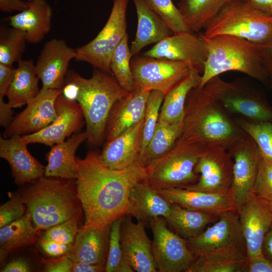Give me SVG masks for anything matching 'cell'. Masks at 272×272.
<instances>
[{
    "instance_id": "13",
    "label": "cell",
    "mask_w": 272,
    "mask_h": 272,
    "mask_svg": "<svg viewBox=\"0 0 272 272\" xmlns=\"http://www.w3.org/2000/svg\"><path fill=\"white\" fill-rule=\"evenodd\" d=\"M233 167V161L227 150L216 145L206 146L194 168L199 175L198 180L182 187L211 193L229 192Z\"/></svg>"
},
{
    "instance_id": "27",
    "label": "cell",
    "mask_w": 272,
    "mask_h": 272,
    "mask_svg": "<svg viewBox=\"0 0 272 272\" xmlns=\"http://www.w3.org/2000/svg\"><path fill=\"white\" fill-rule=\"evenodd\" d=\"M172 204L146 180L137 184L131 191L128 215L149 226L154 218L168 217Z\"/></svg>"
},
{
    "instance_id": "16",
    "label": "cell",
    "mask_w": 272,
    "mask_h": 272,
    "mask_svg": "<svg viewBox=\"0 0 272 272\" xmlns=\"http://www.w3.org/2000/svg\"><path fill=\"white\" fill-rule=\"evenodd\" d=\"M62 92V90L42 88L37 96L5 128L4 137L32 134L50 124L57 117L55 101Z\"/></svg>"
},
{
    "instance_id": "23",
    "label": "cell",
    "mask_w": 272,
    "mask_h": 272,
    "mask_svg": "<svg viewBox=\"0 0 272 272\" xmlns=\"http://www.w3.org/2000/svg\"><path fill=\"white\" fill-rule=\"evenodd\" d=\"M157 191L171 203L189 210L218 216L230 211H235L230 191L211 193L183 187Z\"/></svg>"
},
{
    "instance_id": "28",
    "label": "cell",
    "mask_w": 272,
    "mask_h": 272,
    "mask_svg": "<svg viewBox=\"0 0 272 272\" xmlns=\"http://www.w3.org/2000/svg\"><path fill=\"white\" fill-rule=\"evenodd\" d=\"M87 139L85 131H79L73 134L67 140L51 146L46 155L48 163L45 168L44 176L76 179L78 165L76 152L81 144Z\"/></svg>"
},
{
    "instance_id": "6",
    "label": "cell",
    "mask_w": 272,
    "mask_h": 272,
    "mask_svg": "<svg viewBox=\"0 0 272 272\" xmlns=\"http://www.w3.org/2000/svg\"><path fill=\"white\" fill-rule=\"evenodd\" d=\"M201 35H229L264 44L272 40V14L233 1L205 27Z\"/></svg>"
},
{
    "instance_id": "33",
    "label": "cell",
    "mask_w": 272,
    "mask_h": 272,
    "mask_svg": "<svg viewBox=\"0 0 272 272\" xmlns=\"http://www.w3.org/2000/svg\"><path fill=\"white\" fill-rule=\"evenodd\" d=\"M234 0H181L177 7L191 32L198 33Z\"/></svg>"
},
{
    "instance_id": "19",
    "label": "cell",
    "mask_w": 272,
    "mask_h": 272,
    "mask_svg": "<svg viewBox=\"0 0 272 272\" xmlns=\"http://www.w3.org/2000/svg\"><path fill=\"white\" fill-rule=\"evenodd\" d=\"M145 225L134 223L128 215L122 216L120 225V242L125 259L137 272H157L152 251V241L147 235Z\"/></svg>"
},
{
    "instance_id": "21",
    "label": "cell",
    "mask_w": 272,
    "mask_h": 272,
    "mask_svg": "<svg viewBox=\"0 0 272 272\" xmlns=\"http://www.w3.org/2000/svg\"><path fill=\"white\" fill-rule=\"evenodd\" d=\"M22 136L0 137V157L9 164L14 182L30 183L44 176L45 167L29 152Z\"/></svg>"
},
{
    "instance_id": "3",
    "label": "cell",
    "mask_w": 272,
    "mask_h": 272,
    "mask_svg": "<svg viewBox=\"0 0 272 272\" xmlns=\"http://www.w3.org/2000/svg\"><path fill=\"white\" fill-rule=\"evenodd\" d=\"M74 180L43 176L23 191L20 196L26 213L37 230L80 216L82 209Z\"/></svg>"
},
{
    "instance_id": "14",
    "label": "cell",
    "mask_w": 272,
    "mask_h": 272,
    "mask_svg": "<svg viewBox=\"0 0 272 272\" xmlns=\"http://www.w3.org/2000/svg\"><path fill=\"white\" fill-rule=\"evenodd\" d=\"M228 151L233 161V180L230 193L234 211L238 213L252 193L260 153L257 144L248 135Z\"/></svg>"
},
{
    "instance_id": "30",
    "label": "cell",
    "mask_w": 272,
    "mask_h": 272,
    "mask_svg": "<svg viewBox=\"0 0 272 272\" xmlns=\"http://www.w3.org/2000/svg\"><path fill=\"white\" fill-rule=\"evenodd\" d=\"M201 73L193 69L190 74L165 96L161 107L158 121L172 124H182L187 95L201 82Z\"/></svg>"
},
{
    "instance_id": "17",
    "label": "cell",
    "mask_w": 272,
    "mask_h": 272,
    "mask_svg": "<svg viewBox=\"0 0 272 272\" xmlns=\"http://www.w3.org/2000/svg\"><path fill=\"white\" fill-rule=\"evenodd\" d=\"M143 55L186 62L202 74L208 50L200 34L192 32L173 34L155 44Z\"/></svg>"
},
{
    "instance_id": "45",
    "label": "cell",
    "mask_w": 272,
    "mask_h": 272,
    "mask_svg": "<svg viewBox=\"0 0 272 272\" xmlns=\"http://www.w3.org/2000/svg\"><path fill=\"white\" fill-rule=\"evenodd\" d=\"M26 211L25 205L20 195L13 196L0 206V228L21 218Z\"/></svg>"
},
{
    "instance_id": "54",
    "label": "cell",
    "mask_w": 272,
    "mask_h": 272,
    "mask_svg": "<svg viewBox=\"0 0 272 272\" xmlns=\"http://www.w3.org/2000/svg\"><path fill=\"white\" fill-rule=\"evenodd\" d=\"M62 90V94L66 98L76 101L78 88L75 83L65 80V85Z\"/></svg>"
},
{
    "instance_id": "53",
    "label": "cell",
    "mask_w": 272,
    "mask_h": 272,
    "mask_svg": "<svg viewBox=\"0 0 272 272\" xmlns=\"http://www.w3.org/2000/svg\"><path fill=\"white\" fill-rule=\"evenodd\" d=\"M106 271L105 266L91 264L81 262H74L72 272Z\"/></svg>"
},
{
    "instance_id": "52",
    "label": "cell",
    "mask_w": 272,
    "mask_h": 272,
    "mask_svg": "<svg viewBox=\"0 0 272 272\" xmlns=\"http://www.w3.org/2000/svg\"><path fill=\"white\" fill-rule=\"evenodd\" d=\"M255 9L272 14V0H238Z\"/></svg>"
},
{
    "instance_id": "41",
    "label": "cell",
    "mask_w": 272,
    "mask_h": 272,
    "mask_svg": "<svg viewBox=\"0 0 272 272\" xmlns=\"http://www.w3.org/2000/svg\"><path fill=\"white\" fill-rule=\"evenodd\" d=\"M150 7L162 19L173 34L191 32L178 7L172 0H146Z\"/></svg>"
},
{
    "instance_id": "51",
    "label": "cell",
    "mask_w": 272,
    "mask_h": 272,
    "mask_svg": "<svg viewBox=\"0 0 272 272\" xmlns=\"http://www.w3.org/2000/svg\"><path fill=\"white\" fill-rule=\"evenodd\" d=\"M31 271L27 261L22 258L13 260L5 265L1 272H28Z\"/></svg>"
},
{
    "instance_id": "24",
    "label": "cell",
    "mask_w": 272,
    "mask_h": 272,
    "mask_svg": "<svg viewBox=\"0 0 272 272\" xmlns=\"http://www.w3.org/2000/svg\"><path fill=\"white\" fill-rule=\"evenodd\" d=\"M110 228V225L80 227L74 244L66 255L74 262L105 266Z\"/></svg>"
},
{
    "instance_id": "2",
    "label": "cell",
    "mask_w": 272,
    "mask_h": 272,
    "mask_svg": "<svg viewBox=\"0 0 272 272\" xmlns=\"http://www.w3.org/2000/svg\"><path fill=\"white\" fill-rule=\"evenodd\" d=\"M248 134L213 96L196 87L188 93L180 137L203 146L216 145L229 150Z\"/></svg>"
},
{
    "instance_id": "22",
    "label": "cell",
    "mask_w": 272,
    "mask_h": 272,
    "mask_svg": "<svg viewBox=\"0 0 272 272\" xmlns=\"http://www.w3.org/2000/svg\"><path fill=\"white\" fill-rule=\"evenodd\" d=\"M150 92L132 91L114 103L106 124V142L113 140L144 119Z\"/></svg>"
},
{
    "instance_id": "56",
    "label": "cell",
    "mask_w": 272,
    "mask_h": 272,
    "mask_svg": "<svg viewBox=\"0 0 272 272\" xmlns=\"http://www.w3.org/2000/svg\"><path fill=\"white\" fill-rule=\"evenodd\" d=\"M33 1V0H28V1Z\"/></svg>"
},
{
    "instance_id": "4",
    "label": "cell",
    "mask_w": 272,
    "mask_h": 272,
    "mask_svg": "<svg viewBox=\"0 0 272 272\" xmlns=\"http://www.w3.org/2000/svg\"><path fill=\"white\" fill-rule=\"evenodd\" d=\"M65 80L78 86L76 101L84 115L88 143L100 146L105 140L106 124L112 106L129 92L121 88L112 74L98 69L94 70L89 79L68 71Z\"/></svg>"
},
{
    "instance_id": "39",
    "label": "cell",
    "mask_w": 272,
    "mask_h": 272,
    "mask_svg": "<svg viewBox=\"0 0 272 272\" xmlns=\"http://www.w3.org/2000/svg\"><path fill=\"white\" fill-rule=\"evenodd\" d=\"M122 216L110 225L105 270L107 272H133L132 268L125 259L120 242V225Z\"/></svg>"
},
{
    "instance_id": "34",
    "label": "cell",
    "mask_w": 272,
    "mask_h": 272,
    "mask_svg": "<svg viewBox=\"0 0 272 272\" xmlns=\"http://www.w3.org/2000/svg\"><path fill=\"white\" fill-rule=\"evenodd\" d=\"M80 217H75L45 230L39 239L38 244L46 255L57 258L68 254L79 229Z\"/></svg>"
},
{
    "instance_id": "25",
    "label": "cell",
    "mask_w": 272,
    "mask_h": 272,
    "mask_svg": "<svg viewBox=\"0 0 272 272\" xmlns=\"http://www.w3.org/2000/svg\"><path fill=\"white\" fill-rule=\"evenodd\" d=\"M144 119L113 140L106 142L100 153L103 163L115 169H122L135 163L142 144Z\"/></svg>"
},
{
    "instance_id": "8",
    "label": "cell",
    "mask_w": 272,
    "mask_h": 272,
    "mask_svg": "<svg viewBox=\"0 0 272 272\" xmlns=\"http://www.w3.org/2000/svg\"><path fill=\"white\" fill-rule=\"evenodd\" d=\"M206 146L179 138L166 154L147 167L148 183L156 190L182 187L197 181L194 168Z\"/></svg>"
},
{
    "instance_id": "57",
    "label": "cell",
    "mask_w": 272,
    "mask_h": 272,
    "mask_svg": "<svg viewBox=\"0 0 272 272\" xmlns=\"http://www.w3.org/2000/svg\"><path fill=\"white\" fill-rule=\"evenodd\" d=\"M180 1H181V0H180Z\"/></svg>"
},
{
    "instance_id": "7",
    "label": "cell",
    "mask_w": 272,
    "mask_h": 272,
    "mask_svg": "<svg viewBox=\"0 0 272 272\" xmlns=\"http://www.w3.org/2000/svg\"><path fill=\"white\" fill-rule=\"evenodd\" d=\"M196 257L247 261L246 242L238 214L225 212L198 236L187 240Z\"/></svg>"
},
{
    "instance_id": "20",
    "label": "cell",
    "mask_w": 272,
    "mask_h": 272,
    "mask_svg": "<svg viewBox=\"0 0 272 272\" xmlns=\"http://www.w3.org/2000/svg\"><path fill=\"white\" fill-rule=\"evenodd\" d=\"M77 56L76 49L62 39H52L45 43L35 64L42 88L62 90L70 61Z\"/></svg>"
},
{
    "instance_id": "40",
    "label": "cell",
    "mask_w": 272,
    "mask_h": 272,
    "mask_svg": "<svg viewBox=\"0 0 272 272\" xmlns=\"http://www.w3.org/2000/svg\"><path fill=\"white\" fill-rule=\"evenodd\" d=\"M239 127L257 144L260 154L272 162V123L255 122L234 117Z\"/></svg>"
},
{
    "instance_id": "44",
    "label": "cell",
    "mask_w": 272,
    "mask_h": 272,
    "mask_svg": "<svg viewBox=\"0 0 272 272\" xmlns=\"http://www.w3.org/2000/svg\"><path fill=\"white\" fill-rule=\"evenodd\" d=\"M252 192L260 198L272 202V162L261 154Z\"/></svg>"
},
{
    "instance_id": "49",
    "label": "cell",
    "mask_w": 272,
    "mask_h": 272,
    "mask_svg": "<svg viewBox=\"0 0 272 272\" xmlns=\"http://www.w3.org/2000/svg\"><path fill=\"white\" fill-rule=\"evenodd\" d=\"M262 62L269 80V85L272 87V40L263 44Z\"/></svg>"
},
{
    "instance_id": "36",
    "label": "cell",
    "mask_w": 272,
    "mask_h": 272,
    "mask_svg": "<svg viewBox=\"0 0 272 272\" xmlns=\"http://www.w3.org/2000/svg\"><path fill=\"white\" fill-rule=\"evenodd\" d=\"M182 124L158 121L153 137L140 154L137 163L147 167L153 161L168 153L181 135Z\"/></svg>"
},
{
    "instance_id": "15",
    "label": "cell",
    "mask_w": 272,
    "mask_h": 272,
    "mask_svg": "<svg viewBox=\"0 0 272 272\" xmlns=\"http://www.w3.org/2000/svg\"><path fill=\"white\" fill-rule=\"evenodd\" d=\"M238 214L246 242L247 259L263 255V241L272 225V202L252 192Z\"/></svg>"
},
{
    "instance_id": "38",
    "label": "cell",
    "mask_w": 272,
    "mask_h": 272,
    "mask_svg": "<svg viewBox=\"0 0 272 272\" xmlns=\"http://www.w3.org/2000/svg\"><path fill=\"white\" fill-rule=\"evenodd\" d=\"M25 31L12 27L2 26L0 29V63L13 65L15 62L22 59L25 50Z\"/></svg>"
},
{
    "instance_id": "26",
    "label": "cell",
    "mask_w": 272,
    "mask_h": 272,
    "mask_svg": "<svg viewBox=\"0 0 272 272\" xmlns=\"http://www.w3.org/2000/svg\"><path fill=\"white\" fill-rule=\"evenodd\" d=\"M52 9L46 0L28 1V7L9 18V24L26 33L27 43L37 44L49 33L51 27Z\"/></svg>"
},
{
    "instance_id": "43",
    "label": "cell",
    "mask_w": 272,
    "mask_h": 272,
    "mask_svg": "<svg viewBox=\"0 0 272 272\" xmlns=\"http://www.w3.org/2000/svg\"><path fill=\"white\" fill-rule=\"evenodd\" d=\"M247 262L196 257L186 272H247Z\"/></svg>"
},
{
    "instance_id": "31",
    "label": "cell",
    "mask_w": 272,
    "mask_h": 272,
    "mask_svg": "<svg viewBox=\"0 0 272 272\" xmlns=\"http://www.w3.org/2000/svg\"><path fill=\"white\" fill-rule=\"evenodd\" d=\"M17 63L13 81L6 94L8 104L12 108L27 105L40 91V79L33 61L21 59Z\"/></svg>"
},
{
    "instance_id": "55",
    "label": "cell",
    "mask_w": 272,
    "mask_h": 272,
    "mask_svg": "<svg viewBox=\"0 0 272 272\" xmlns=\"http://www.w3.org/2000/svg\"><path fill=\"white\" fill-rule=\"evenodd\" d=\"M262 253L272 262V225L265 236L262 246Z\"/></svg>"
},
{
    "instance_id": "37",
    "label": "cell",
    "mask_w": 272,
    "mask_h": 272,
    "mask_svg": "<svg viewBox=\"0 0 272 272\" xmlns=\"http://www.w3.org/2000/svg\"><path fill=\"white\" fill-rule=\"evenodd\" d=\"M132 56L128 45V36L126 34L112 54L110 70L119 85L128 92H131L133 87V77L130 66Z\"/></svg>"
},
{
    "instance_id": "50",
    "label": "cell",
    "mask_w": 272,
    "mask_h": 272,
    "mask_svg": "<svg viewBox=\"0 0 272 272\" xmlns=\"http://www.w3.org/2000/svg\"><path fill=\"white\" fill-rule=\"evenodd\" d=\"M28 7V1L22 0H0V10L3 12L23 11Z\"/></svg>"
},
{
    "instance_id": "12",
    "label": "cell",
    "mask_w": 272,
    "mask_h": 272,
    "mask_svg": "<svg viewBox=\"0 0 272 272\" xmlns=\"http://www.w3.org/2000/svg\"><path fill=\"white\" fill-rule=\"evenodd\" d=\"M149 226L153 234L152 251L158 271L186 272L196 258L187 240L169 229L164 217L152 219Z\"/></svg>"
},
{
    "instance_id": "42",
    "label": "cell",
    "mask_w": 272,
    "mask_h": 272,
    "mask_svg": "<svg viewBox=\"0 0 272 272\" xmlns=\"http://www.w3.org/2000/svg\"><path fill=\"white\" fill-rule=\"evenodd\" d=\"M164 94L159 91H151L147 99L144 118L142 150H144L151 141L158 121Z\"/></svg>"
},
{
    "instance_id": "5",
    "label": "cell",
    "mask_w": 272,
    "mask_h": 272,
    "mask_svg": "<svg viewBox=\"0 0 272 272\" xmlns=\"http://www.w3.org/2000/svg\"><path fill=\"white\" fill-rule=\"evenodd\" d=\"M200 35L206 44L208 55L199 87H203L212 78L230 71L242 73L269 85L262 62L263 44L229 35L210 38Z\"/></svg>"
},
{
    "instance_id": "29",
    "label": "cell",
    "mask_w": 272,
    "mask_h": 272,
    "mask_svg": "<svg viewBox=\"0 0 272 272\" xmlns=\"http://www.w3.org/2000/svg\"><path fill=\"white\" fill-rule=\"evenodd\" d=\"M131 1L138 16L135 37L130 46L131 53L134 56L146 46L157 43L173 33L146 0Z\"/></svg>"
},
{
    "instance_id": "10",
    "label": "cell",
    "mask_w": 272,
    "mask_h": 272,
    "mask_svg": "<svg viewBox=\"0 0 272 272\" xmlns=\"http://www.w3.org/2000/svg\"><path fill=\"white\" fill-rule=\"evenodd\" d=\"M128 1L113 0L110 15L102 29L92 41L76 49V60L88 62L95 69L112 74L110 62L112 54L127 34Z\"/></svg>"
},
{
    "instance_id": "1",
    "label": "cell",
    "mask_w": 272,
    "mask_h": 272,
    "mask_svg": "<svg viewBox=\"0 0 272 272\" xmlns=\"http://www.w3.org/2000/svg\"><path fill=\"white\" fill-rule=\"evenodd\" d=\"M78 175L76 180L78 197L86 226L106 227L128 215L131 191L147 179L145 167L135 163L122 169L105 165L100 153L90 150L82 159L77 158Z\"/></svg>"
},
{
    "instance_id": "46",
    "label": "cell",
    "mask_w": 272,
    "mask_h": 272,
    "mask_svg": "<svg viewBox=\"0 0 272 272\" xmlns=\"http://www.w3.org/2000/svg\"><path fill=\"white\" fill-rule=\"evenodd\" d=\"M44 271L72 272L74 261L67 255L51 259H42Z\"/></svg>"
},
{
    "instance_id": "11",
    "label": "cell",
    "mask_w": 272,
    "mask_h": 272,
    "mask_svg": "<svg viewBox=\"0 0 272 272\" xmlns=\"http://www.w3.org/2000/svg\"><path fill=\"white\" fill-rule=\"evenodd\" d=\"M130 66L133 77L132 91L157 90L164 95L195 69L188 62L143 55L134 56Z\"/></svg>"
},
{
    "instance_id": "32",
    "label": "cell",
    "mask_w": 272,
    "mask_h": 272,
    "mask_svg": "<svg viewBox=\"0 0 272 272\" xmlns=\"http://www.w3.org/2000/svg\"><path fill=\"white\" fill-rule=\"evenodd\" d=\"M170 214L165 218L167 224L176 234L187 240L200 234L220 216L196 211L172 203Z\"/></svg>"
},
{
    "instance_id": "18",
    "label": "cell",
    "mask_w": 272,
    "mask_h": 272,
    "mask_svg": "<svg viewBox=\"0 0 272 272\" xmlns=\"http://www.w3.org/2000/svg\"><path fill=\"white\" fill-rule=\"evenodd\" d=\"M55 108L57 117L50 124L37 132L22 135L27 145L41 143L51 147L80 131L84 117L77 101L66 98L61 93L56 98Z\"/></svg>"
},
{
    "instance_id": "9",
    "label": "cell",
    "mask_w": 272,
    "mask_h": 272,
    "mask_svg": "<svg viewBox=\"0 0 272 272\" xmlns=\"http://www.w3.org/2000/svg\"><path fill=\"white\" fill-rule=\"evenodd\" d=\"M216 99L232 116L255 122L272 123V107L248 82L236 79L227 82L219 76L202 87Z\"/></svg>"
},
{
    "instance_id": "47",
    "label": "cell",
    "mask_w": 272,
    "mask_h": 272,
    "mask_svg": "<svg viewBox=\"0 0 272 272\" xmlns=\"http://www.w3.org/2000/svg\"><path fill=\"white\" fill-rule=\"evenodd\" d=\"M16 68L0 63V99H4L13 81Z\"/></svg>"
},
{
    "instance_id": "35",
    "label": "cell",
    "mask_w": 272,
    "mask_h": 272,
    "mask_svg": "<svg viewBox=\"0 0 272 272\" xmlns=\"http://www.w3.org/2000/svg\"><path fill=\"white\" fill-rule=\"evenodd\" d=\"M38 232L27 213L0 228L1 262L9 253L35 242Z\"/></svg>"
},
{
    "instance_id": "48",
    "label": "cell",
    "mask_w": 272,
    "mask_h": 272,
    "mask_svg": "<svg viewBox=\"0 0 272 272\" xmlns=\"http://www.w3.org/2000/svg\"><path fill=\"white\" fill-rule=\"evenodd\" d=\"M247 260V272H272V262L263 254Z\"/></svg>"
}]
</instances>
